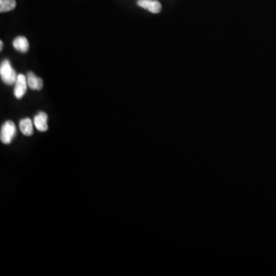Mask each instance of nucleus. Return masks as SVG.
<instances>
[{
  "instance_id": "f257e3e1",
  "label": "nucleus",
  "mask_w": 276,
  "mask_h": 276,
  "mask_svg": "<svg viewBox=\"0 0 276 276\" xmlns=\"http://www.w3.org/2000/svg\"><path fill=\"white\" fill-rule=\"evenodd\" d=\"M0 76L5 84L12 85L15 84L18 75L15 70L12 67L10 62L7 59L4 60L0 66Z\"/></svg>"
},
{
  "instance_id": "f03ea898",
  "label": "nucleus",
  "mask_w": 276,
  "mask_h": 276,
  "mask_svg": "<svg viewBox=\"0 0 276 276\" xmlns=\"http://www.w3.org/2000/svg\"><path fill=\"white\" fill-rule=\"evenodd\" d=\"M16 134V128L13 121H8L4 123L1 131H0V140L5 145L11 144Z\"/></svg>"
},
{
  "instance_id": "7ed1b4c3",
  "label": "nucleus",
  "mask_w": 276,
  "mask_h": 276,
  "mask_svg": "<svg viewBox=\"0 0 276 276\" xmlns=\"http://www.w3.org/2000/svg\"><path fill=\"white\" fill-rule=\"evenodd\" d=\"M14 88V95L17 99H21L23 97L27 91V78L25 75L20 74L17 77Z\"/></svg>"
},
{
  "instance_id": "20e7f679",
  "label": "nucleus",
  "mask_w": 276,
  "mask_h": 276,
  "mask_svg": "<svg viewBox=\"0 0 276 276\" xmlns=\"http://www.w3.org/2000/svg\"><path fill=\"white\" fill-rule=\"evenodd\" d=\"M137 5L154 14L161 13L162 9L161 2L158 0H138Z\"/></svg>"
},
{
  "instance_id": "39448f33",
  "label": "nucleus",
  "mask_w": 276,
  "mask_h": 276,
  "mask_svg": "<svg viewBox=\"0 0 276 276\" xmlns=\"http://www.w3.org/2000/svg\"><path fill=\"white\" fill-rule=\"evenodd\" d=\"M34 125L37 130L39 131L45 132L48 130V115L45 112H39L35 117H34Z\"/></svg>"
},
{
  "instance_id": "423d86ee",
  "label": "nucleus",
  "mask_w": 276,
  "mask_h": 276,
  "mask_svg": "<svg viewBox=\"0 0 276 276\" xmlns=\"http://www.w3.org/2000/svg\"><path fill=\"white\" fill-rule=\"evenodd\" d=\"M28 85L32 90H41L43 87V81L41 78L36 77L35 74L29 72L27 74Z\"/></svg>"
},
{
  "instance_id": "0eeeda50",
  "label": "nucleus",
  "mask_w": 276,
  "mask_h": 276,
  "mask_svg": "<svg viewBox=\"0 0 276 276\" xmlns=\"http://www.w3.org/2000/svg\"><path fill=\"white\" fill-rule=\"evenodd\" d=\"M13 47L15 48L17 51L26 53L29 50L30 44L26 37L18 36L13 41Z\"/></svg>"
},
{
  "instance_id": "6e6552de",
  "label": "nucleus",
  "mask_w": 276,
  "mask_h": 276,
  "mask_svg": "<svg viewBox=\"0 0 276 276\" xmlns=\"http://www.w3.org/2000/svg\"><path fill=\"white\" fill-rule=\"evenodd\" d=\"M19 128L24 135L31 136L33 134V125L31 119L24 118L21 120Z\"/></svg>"
},
{
  "instance_id": "1a4fd4ad",
  "label": "nucleus",
  "mask_w": 276,
  "mask_h": 276,
  "mask_svg": "<svg viewBox=\"0 0 276 276\" xmlns=\"http://www.w3.org/2000/svg\"><path fill=\"white\" fill-rule=\"evenodd\" d=\"M16 6V0H0V13L12 11Z\"/></svg>"
},
{
  "instance_id": "9d476101",
  "label": "nucleus",
  "mask_w": 276,
  "mask_h": 276,
  "mask_svg": "<svg viewBox=\"0 0 276 276\" xmlns=\"http://www.w3.org/2000/svg\"><path fill=\"white\" fill-rule=\"evenodd\" d=\"M2 48H3V42H2V41H1V42H0V50H1V51L2 50Z\"/></svg>"
}]
</instances>
